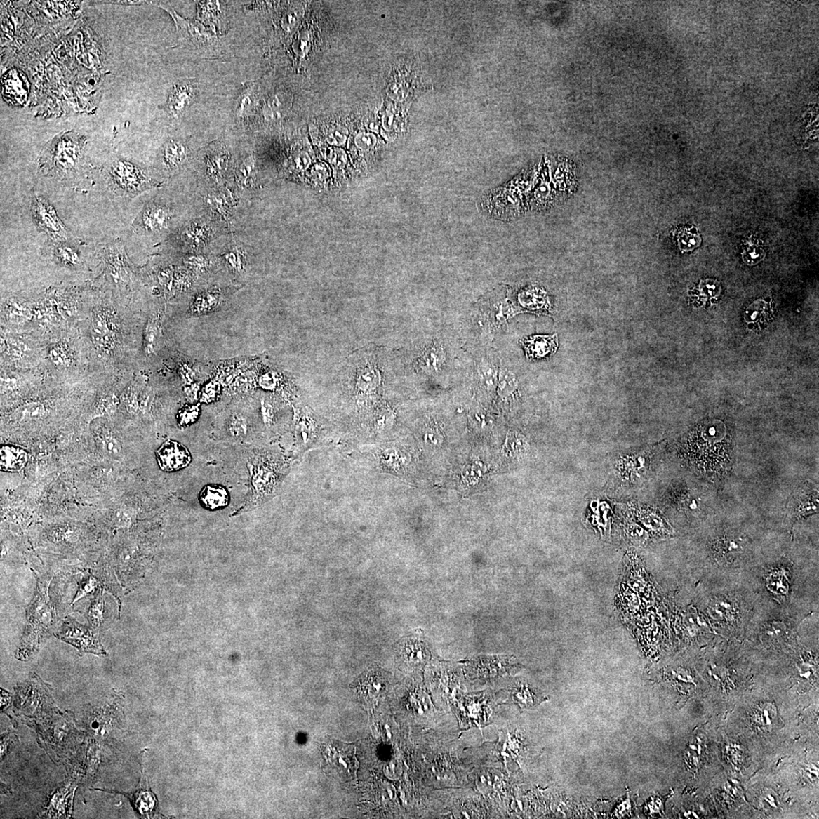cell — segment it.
Wrapping results in <instances>:
<instances>
[{"mask_svg":"<svg viewBox=\"0 0 819 819\" xmlns=\"http://www.w3.org/2000/svg\"><path fill=\"white\" fill-rule=\"evenodd\" d=\"M107 604L102 588L94 593L88 610V620L90 626L101 632L107 626Z\"/></svg>","mask_w":819,"mask_h":819,"instance_id":"26","label":"cell"},{"mask_svg":"<svg viewBox=\"0 0 819 819\" xmlns=\"http://www.w3.org/2000/svg\"><path fill=\"white\" fill-rule=\"evenodd\" d=\"M212 229L208 224L197 220L188 224L182 233L183 241L192 248H202L211 238Z\"/></svg>","mask_w":819,"mask_h":819,"instance_id":"27","label":"cell"},{"mask_svg":"<svg viewBox=\"0 0 819 819\" xmlns=\"http://www.w3.org/2000/svg\"><path fill=\"white\" fill-rule=\"evenodd\" d=\"M365 685V691L369 698H376L378 694L383 691L385 687L384 680L382 677L378 676H370L369 679L366 680Z\"/></svg>","mask_w":819,"mask_h":819,"instance_id":"49","label":"cell"},{"mask_svg":"<svg viewBox=\"0 0 819 819\" xmlns=\"http://www.w3.org/2000/svg\"><path fill=\"white\" fill-rule=\"evenodd\" d=\"M252 100V96L248 90L241 94L238 100L237 108H235V112L239 116L241 117L247 114L253 105Z\"/></svg>","mask_w":819,"mask_h":819,"instance_id":"53","label":"cell"},{"mask_svg":"<svg viewBox=\"0 0 819 819\" xmlns=\"http://www.w3.org/2000/svg\"><path fill=\"white\" fill-rule=\"evenodd\" d=\"M6 312L8 317H11L13 318L30 319L33 317V314L29 309L25 307L22 305L18 304L17 302H13V301L8 302L6 305Z\"/></svg>","mask_w":819,"mask_h":819,"instance_id":"48","label":"cell"},{"mask_svg":"<svg viewBox=\"0 0 819 819\" xmlns=\"http://www.w3.org/2000/svg\"><path fill=\"white\" fill-rule=\"evenodd\" d=\"M171 213L166 206L149 204L139 215L135 222L136 228L147 232H156L167 227Z\"/></svg>","mask_w":819,"mask_h":819,"instance_id":"19","label":"cell"},{"mask_svg":"<svg viewBox=\"0 0 819 819\" xmlns=\"http://www.w3.org/2000/svg\"><path fill=\"white\" fill-rule=\"evenodd\" d=\"M528 441L520 432L510 430L505 438L502 456L506 460H521L528 453Z\"/></svg>","mask_w":819,"mask_h":819,"instance_id":"30","label":"cell"},{"mask_svg":"<svg viewBox=\"0 0 819 819\" xmlns=\"http://www.w3.org/2000/svg\"><path fill=\"white\" fill-rule=\"evenodd\" d=\"M742 256L747 265H757L765 257L764 246L759 240L750 237L743 244Z\"/></svg>","mask_w":819,"mask_h":819,"instance_id":"36","label":"cell"},{"mask_svg":"<svg viewBox=\"0 0 819 819\" xmlns=\"http://www.w3.org/2000/svg\"><path fill=\"white\" fill-rule=\"evenodd\" d=\"M116 406V399L114 398L107 399L99 404L97 408V413H108L110 411H114Z\"/></svg>","mask_w":819,"mask_h":819,"instance_id":"57","label":"cell"},{"mask_svg":"<svg viewBox=\"0 0 819 819\" xmlns=\"http://www.w3.org/2000/svg\"><path fill=\"white\" fill-rule=\"evenodd\" d=\"M314 417L307 411H302L295 426L297 448L300 453L309 449L317 444L319 439V427Z\"/></svg>","mask_w":819,"mask_h":819,"instance_id":"21","label":"cell"},{"mask_svg":"<svg viewBox=\"0 0 819 819\" xmlns=\"http://www.w3.org/2000/svg\"><path fill=\"white\" fill-rule=\"evenodd\" d=\"M55 143L53 163L60 171H71L79 163L82 147L81 141L68 134L58 139Z\"/></svg>","mask_w":819,"mask_h":819,"instance_id":"17","label":"cell"},{"mask_svg":"<svg viewBox=\"0 0 819 819\" xmlns=\"http://www.w3.org/2000/svg\"><path fill=\"white\" fill-rule=\"evenodd\" d=\"M818 498V493L815 488L805 485L798 488L787 505L790 514L798 519L805 515L817 512Z\"/></svg>","mask_w":819,"mask_h":819,"instance_id":"20","label":"cell"},{"mask_svg":"<svg viewBox=\"0 0 819 819\" xmlns=\"http://www.w3.org/2000/svg\"><path fill=\"white\" fill-rule=\"evenodd\" d=\"M446 408V404L442 406L437 404L413 422L412 439L415 442L421 455L430 458L437 455L445 449L449 442V434L454 427L453 420L456 414Z\"/></svg>","mask_w":819,"mask_h":819,"instance_id":"6","label":"cell"},{"mask_svg":"<svg viewBox=\"0 0 819 819\" xmlns=\"http://www.w3.org/2000/svg\"><path fill=\"white\" fill-rule=\"evenodd\" d=\"M327 766L342 779H352L357 770L355 747L341 742L328 743L324 750Z\"/></svg>","mask_w":819,"mask_h":819,"instance_id":"12","label":"cell"},{"mask_svg":"<svg viewBox=\"0 0 819 819\" xmlns=\"http://www.w3.org/2000/svg\"><path fill=\"white\" fill-rule=\"evenodd\" d=\"M355 144L357 147L364 152L373 148L376 144V138L373 134L362 133L355 138Z\"/></svg>","mask_w":819,"mask_h":819,"instance_id":"52","label":"cell"},{"mask_svg":"<svg viewBox=\"0 0 819 819\" xmlns=\"http://www.w3.org/2000/svg\"><path fill=\"white\" fill-rule=\"evenodd\" d=\"M164 313L163 309H156L149 314L144 331L143 347L146 356L156 354L160 348L163 337Z\"/></svg>","mask_w":819,"mask_h":819,"instance_id":"23","label":"cell"},{"mask_svg":"<svg viewBox=\"0 0 819 819\" xmlns=\"http://www.w3.org/2000/svg\"><path fill=\"white\" fill-rule=\"evenodd\" d=\"M415 347L411 360L413 371L423 379L448 388L458 382L463 343L454 334L442 331Z\"/></svg>","mask_w":819,"mask_h":819,"instance_id":"2","label":"cell"},{"mask_svg":"<svg viewBox=\"0 0 819 819\" xmlns=\"http://www.w3.org/2000/svg\"><path fill=\"white\" fill-rule=\"evenodd\" d=\"M225 295L220 289H210L196 294L189 305L192 316L200 317L218 312L225 302Z\"/></svg>","mask_w":819,"mask_h":819,"instance_id":"22","label":"cell"},{"mask_svg":"<svg viewBox=\"0 0 819 819\" xmlns=\"http://www.w3.org/2000/svg\"><path fill=\"white\" fill-rule=\"evenodd\" d=\"M32 213L39 227L55 239L67 237V229L53 207L44 197L35 195L32 201Z\"/></svg>","mask_w":819,"mask_h":819,"instance_id":"14","label":"cell"},{"mask_svg":"<svg viewBox=\"0 0 819 819\" xmlns=\"http://www.w3.org/2000/svg\"><path fill=\"white\" fill-rule=\"evenodd\" d=\"M303 15L304 8L302 7L291 8L282 18V27L288 32L293 30Z\"/></svg>","mask_w":819,"mask_h":819,"instance_id":"46","label":"cell"},{"mask_svg":"<svg viewBox=\"0 0 819 819\" xmlns=\"http://www.w3.org/2000/svg\"><path fill=\"white\" fill-rule=\"evenodd\" d=\"M712 551L719 561L731 564L745 552V542L738 536L724 535L715 540Z\"/></svg>","mask_w":819,"mask_h":819,"instance_id":"24","label":"cell"},{"mask_svg":"<svg viewBox=\"0 0 819 819\" xmlns=\"http://www.w3.org/2000/svg\"><path fill=\"white\" fill-rule=\"evenodd\" d=\"M158 465L164 472H174L189 465L191 454L183 445L176 441L167 440L156 451Z\"/></svg>","mask_w":819,"mask_h":819,"instance_id":"15","label":"cell"},{"mask_svg":"<svg viewBox=\"0 0 819 819\" xmlns=\"http://www.w3.org/2000/svg\"><path fill=\"white\" fill-rule=\"evenodd\" d=\"M521 313L507 291L495 289L475 305L464 327L465 347L492 345L496 334Z\"/></svg>","mask_w":819,"mask_h":819,"instance_id":"3","label":"cell"},{"mask_svg":"<svg viewBox=\"0 0 819 819\" xmlns=\"http://www.w3.org/2000/svg\"><path fill=\"white\" fill-rule=\"evenodd\" d=\"M54 636L67 643L82 653L106 655L97 630L91 626H84L71 617L65 618L60 626L55 629Z\"/></svg>","mask_w":819,"mask_h":819,"instance_id":"8","label":"cell"},{"mask_svg":"<svg viewBox=\"0 0 819 819\" xmlns=\"http://www.w3.org/2000/svg\"><path fill=\"white\" fill-rule=\"evenodd\" d=\"M193 94L190 88L187 86L175 88L168 102V108L171 114L177 116L188 105L192 100Z\"/></svg>","mask_w":819,"mask_h":819,"instance_id":"35","label":"cell"},{"mask_svg":"<svg viewBox=\"0 0 819 819\" xmlns=\"http://www.w3.org/2000/svg\"><path fill=\"white\" fill-rule=\"evenodd\" d=\"M255 415L247 407L233 406L222 413L220 420V435L232 441H248L256 431Z\"/></svg>","mask_w":819,"mask_h":819,"instance_id":"9","label":"cell"},{"mask_svg":"<svg viewBox=\"0 0 819 819\" xmlns=\"http://www.w3.org/2000/svg\"><path fill=\"white\" fill-rule=\"evenodd\" d=\"M653 453V450H648L635 457L620 458L615 466L617 475L625 483L639 482L651 469Z\"/></svg>","mask_w":819,"mask_h":819,"instance_id":"16","label":"cell"},{"mask_svg":"<svg viewBox=\"0 0 819 819\" xmlns=\"http://www.w3.org/2000/svg\"><path fill=\"white\" fill-rule=\"evenodd\" d=\"M677 241L681 250L689 251L698 248L702 239L695 228H685L677 233Z\"/></svg>","mask_w":819,"mask_h":819,"instance_id":"38","label":"cell"},{"mask_svg":"<svg viewBox=\"0 0 819 819\" xmlns=\"http://www.w3.org/2000/svg\"><path fill=\"white\" fill-rule=\"evenodd\" d=\"M175 20L178 33L181 36H191L194 44H201L206 41H209L212 39V35L207 32L203 27L185 21L182 18L178 16L177 13L173 11V8L161 6Z\"/></svg>","mask_w":819,"mask_h":819,"instance_id":"28","label":"cell"},{"mask_svg":"<svg viewBox=\"0 0 819 819\" xmlns=\"http://www.w3.org/2000/svg\"><path fill=\"white\" fill-rule=\"evenodd\" d=\"M49 357L53 364L60 367L68 366L71 364L69 352L63 345H53L49 352Z\"/></svg>","mask_w":819,"mask_h":819,"instance_id":"42","label":"cell"},{"mask_svg":"<svg viewBox=\"0 0 819 819\" xmlns=\"http://www.w3.org/2000/svg\"><path fill=\"white\" fill-rule=\"evenodd\" d=\"M110 178L115 190L124 194H138L154 187L140 168L121 160L112 166Z\"/></svg>","mask_w":819,"mask_h":819,"instance_id":"10","label":"cell"},{"mask_svg":"<svg viewBox=\"0 0 819 819\" xmlns=\"http://www.w3.org/2000/svg\"><path fill=\"white\" fill-rule=\"evenodd\" d=\"M55 255L65 266L76 267L81 262L79 253L73 248L60 244L55 248Z\"/></svg>","mask_w":819,"mask_h":819,"instance_id":"41","label":"cell"},{"mask_svg":"<svg viewBox=\"0 0 819 819\" xmlns=\"http://www.w3.org/2000/svg\"><path fill=\"white\" fill-rule=\"evenodd\" d=\"M225 265L235 276H241L246 271L247 260L246 253L241 248H232L225 251L222 255Z\"/></svg>","mask_w":819,"mask_h":819,"instance_id":"34","label":"cell"},{"mask_svg":"<svg viewBox=\"0 0 819 819\" xmlns=\"http://www.w3.org/2000/svg\"><path fill=\"white\" fill-rule=\"evenodd\" d=\"M310 48V36L307 32L301 33L298 37L297 43V50L300 55H305Z\"/></svg>","mask_w":819,"mask_h":819,"instance_id":"55","label":"cell"},{"mask_svg":"<svg viewBox=\"0 0 819 819\" xmlns=\"http://www.w3.org/2000/svg\"><path fill=\"white\" fill-rule=\"evenodd\" d=\"M500 354L492 345L463 346L460 357L458 380L474 404L494 411Z\"/></svg>","mask_w":819,"mask_h":819,"instance_id":"1","label":"cell"},{"mask_svg":"<svg viewBox=\"0 0 819 819\" xmlns=\"http://www.w3.org/2000/svg\"><path fill=\"white\" fill-rule=\"evenodd\" d=\"M5 346L7 354L14 360L21 359L27 351L25 345L16 340H8L5 342Z\"/></svg>","mask_w":819,"mask_h":819,"instance_id":"51","label":"cell"},{"mask_svg":"<svg viewBox=\"0 0 819 819\" xmlns=\"http://www.w3.org/2000/svg\"><path fill=\"white\" fill-rule=\"evenodd\" d=\"M286 102L284 94H273L267 100L263 114L267 120H277L282 116Z\"/></svg>","mask_w":819,"mask_h":819,"instance_id":"39","label":"cell"},{"mask_svg":"<svg viewBox=\"0 0 819 819\" xmlns=\"http://www.w3.org/2000/svg\"><path fill=\"white\" fill-rule=\"evenodd\" d=\"M200 500L206 508L215 510L228 505L229 495L223 487L209 485L203 488Z\"/></svg>","mask_w":819,"mask_h":819,"instance_id":"31","label":"cell"},{"mask_svg":"<svg viewBox=\"0 0 819 819\" xmlns=\"http://www.w3.org/2000/svg\"><path fill=\"white\" fill-rule=\"evenodd\" d=\"M527 359L530 361L542 360L550 357L559 348V338L557 333L549 335H534L526 337L520 341Z\"/></svg>","mask_w":819,"mask_h":819,"instance_id":"18","label":"cell"},{"mask_svg":"<svg viewBox=\"0 0 819 819\" xmlns=\"http://www.w3.org/2000/svg\"><path fill=\"white\" fill-rule=\"evenodd\" d=\"M535 693L528 686L522 684L515 688L513 696L514 699L523 706H533L536 705V698Z\"/></svg>","mask_w":819,"mask_h":819,"instance_id":"43","label":"cell"},{"mask_svg":"<svg viewBox=\"0 0 819 819\" xmlns=\"http://www.w3.org/2000/svg\"><path fill=\"white\" fill-rule=\"evenodd\" d=\"M116 318L107 308L94 310L91 323V340L98 351L108 354L114 351L117 340Z\"/></svg>","mask_w":819,"mask_h":819,"instance_id":"11","label":"cell"},{"mask_svg":"<svg viewBox=\"0 0 819 819\" xmlns=\"http://www.w3.org/2000/svg\"><path fill=\"white\" fill-rule=\"evenodd\" d=\"M295 162L298 171H304L308 168L312 160H310V157L307 153L302 152L297 156Z\"/></svg>","mask_w":819,"mask_h":819,"instance_id":"56","label":"cell"},{"mask_svg":"<svg viewBox=\"0 0 819 819\" xmlns=\"http://www.w3.org/2000/svg\"><path fill=\"white\" fill-rule=\"evenodd\" d=\"M347 137V130L341 126L329 128L326 133L327 142L336 147L343 145L346 142Z\"/></svg>","mask_w":819,"mask_h":819,"instance_id":"45","label":"cell"},{"mask_svg":"<svg viewBox=\"0 0 819 819\" xmlns=\"http://www.w3.org/2000/svg\"><path fill=\"white\" fill-rule=\"evenodd\" d=\"M250 465L251 494L244 507L259 506L275 496L288 470L286 460L275 454H258Z\"/></svg>","mask_w":819,"mask_h":819,"instance_id":"7","label":"cell"},{"mask_svg":"<svg viewBox=\"0 0 819 819\" xmlns=\"http://www.w3.org/2000/svg\"><path fill=\"white\" fill-rule=\"evenodd\" d=\"M370 464L381 473L413 480L420 473V451L413 439L366 442L359 448Z\"/></svg>","mask_w":819,"mask_h":819,"instance_id":"4","label":"cell"},{"mask_svg":"<svg viewBox=\"0 0 819 819\" xmlns=\"http://www.w3.org/2000/svg\"><path fill=\"white\" fill-rule=\"evenodd\" d=\"M401 658L404 663L412 667L425 666L430 660V653L426 645L417 640H411L401 648Z\"/></svg>","mask_w":819,"mask_h":819,"instance_id":"29","label":"cell"},{"mask_svg":"<svg viewBox=\"0 0 819 819\" xmlns=\"http://www.w3.org/2000/svg\"><path fill=\"white\" fill-rule=\"evenodd\" d=\"M327 159L329 162L338 167H342L347 163V155L342 149H329Z\"/></svg>","mask_w":819,"mask_h":819,"instance_id":"54","label":"cell"},{"mask_svg":"<svg viewBox=\"0 0 819 819\" xmlns=\"http://www.w3.org/2000/svg\"><path fill=\"white\" fill-rule=\"evenodd\" d=\"M163 157L168 168H174L180 166L187 158V147L180 141H169L164 147Z\"/></svg>","mask_w":819,"mask_h":819,"instance_id":"33","label":"cell"},{"mask_svg":"<svg viewBox=\"0 0 819 819\" xmlns=\"http://www.w3.org/2000/svg\"><path fill=\"white\" fill-rule=\"evenodd\" d=\"M254 168H255V164H254L252 157H248L244 160L237 172L240 184L246 185L248 184L254 173Z\"/></svg>","mask_w":819,"mask_h":819,"instance_id":"44","label":"cell"},{"mask_svg":"<svg viewBox=\"0 0 819 819\" xmlns=\"http://www.w3.org/2000/svg\"><path fill=\"white\" fill-rule=\"evenodd\" d=\"M183 262L186 269L197 276L205 274L212 267L211 259L201 255V254H190V255H187L184 258Z\"/></svg>","mask_w":819,"mask_h":819,"instance_id":"37","label":"cell"},{"mask_svg":"<svg viewBox=\"0 0 819 819\" xmlns=\"http://www.w3.org/2000/svg\"><path fill=\"white\" fill-rule=\"evenodd\" d=\"M206 202L212 212L220 215L221 218L227 220L230 204L229 197L227 195L224 194H210L207 197Z\"/></svg>","mask_w":819,"mask_h":819,"instance_id":"40","label":"cell"},{"mask_svg":"<svg viewBox=\"0 0 819 819\" xmlns=\"http://www.w3.org/2000/svg\"><path fill=\"white\" fill-rule=\"evenodd\" d=\"M135 803L138 811L145 815L152 811L155 802L152 794L142 792L136 794Z\"/></svg>","mask_w":819,"mask_h":819,"instance_id":"47","label":"cell"},{"mask_svg":"<svg viewBox=\"0 0 819 819\" xmlns=\"http://www.w3.org/2000/svg\"><path fill=\"white\" fill-rule=\"evenodd\" d=\"M479 456L470 457L460 468L457 485L461 491L473 492L486 483L492 465Z\"/></svg>","mask_w":819,"mask_h":819,"instance_id":"13","label":"cell"},{"mask_svg":"<svg viewBox=\"0 0 819 819\" xmlns=\"http://www.w3.org/2000/svg\"><path fill=\"white\" fill-rule=\"evenodd\" d=\"M48 587V579L36 578L34 596L27 608L26 627L16 653V658L21 661L29 660L55 632L58 617L49 597Z\"/></svg>","mask_w":819,"mask_h":819,"instance_id":"5","label":"cell"},{"mask_svg":"<svg viewBox=\"0 0 819 819\" xmlns=\"http://www.w3.org/2000/svg\"><path fill=\"white\" fill-rule=\"evenodd\" d=\"M200 410L199 406H190L185 408L178 413V423L182 427H185L194 422L197 418H199Z\"/></svg>","mask_w":819,"mask_h":819,"instance_id":"50","label":"cell"},{"mask_svg":"<svg viewBox=\"0 0 819 819\" xmlns=\"http://www.w3.org/2000/svg\"><path fill=\"white\" fill-rule=\"evenodd\" d=\"M315 177L319 178H324L326 176L328 172L326 166L323 164H317L312 171Z\"/></svg>","mask_w":819,"mask_h":819,"instance_id":"58","label":"cell"},{"mask_svg":"<svg viewBox=\"0 0 819 819\" xmlns=\"http://www.w3.org/2000/svg\"><path fill=\"white\" fill-rule=\"evenodd\" d=\"M0 455H1L0 467L4 472H20L27 462V451L20 446L3 445L0 448Z\"/></svg>","mask_w":819,"mask_h":819,"instance_id":"25","label":"cell"},{"mask_svg":"<svg viewBox=\"0 0 819 819\" xmlns=\"http://www.w3.org/2000/svg\"><path fill=\"white\" fill-rule=\"evenodd\" d=\"M229 164V154L223 147L214 149L207 156V171L213 178L222 177L227 171Z\"/></svg>","mask_w":819,"mask_h":819,"instance_id":"32","label":"cell"}]
</instances>
